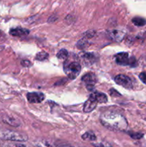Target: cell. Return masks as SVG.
Returning <instances> with one entry per match:
<instances>
[{
	"mask_svg": "<svg viewBox=\"0 0 146 147\" xmlns=\"http://www.w3.org/2000/svg\"><path fill=\"white\" fill-rule=\"evenodd\" d=\"M100 122L107 129L114 131H125L127 122L123 115L115 111H106L100 116Z\"/></svg>",
	"mask_w": 146,
	"mask_h": 147,
	"instance_id": "cell-1",
	"label": "cell"
},
{
	"mask_svg": "<svg viewBox=\"0 0 146 147\" xmlns=\"http://www.w3.org/2000/svg\"><path fill=\"white\" fill-rule=\"evenodd\" d=\"M64 71L69 78L74 80L80 75L81 71V65L77 62L66 60L64 63Z\"/></svg>",
	"mask_w": 146,
	"mask_h": 147,
	"instance_id": "cell-2",
	"label": "cell"
},
{
	"mask_svg": "<svg viewBox=\"0 0 146 147\" xmlns=\"http://www.w3.org/2000/svg\"><path fill=\"white\" fill-rule=\"evenodd\" d=\"M115 61L117 64L123 66H130L135 67L137 66V60L133 56L129 57L128 53H120L115 55Z\"/></svg>",
	"mask_w": 146,
	"mask_h": 147,
	"instance_id": "cell-3",
	"label": "cell"
},
{
	"mask_svg": "<svg viewBox=\"0 0 146 147\" xmlns=\"http://www.w3.org/2000/svg\"><path fill=\"white\" fill-rule=\"evenodd\" d=\"M1 137L6 140L15 141V142H25L28 139L27 135L13 131L7 130L1 133Z\"/></svg>",
	"mask_w": 146,
	"mask_h": 147,
	"instance_id": "cell-4",
	"label": "cell"
},
{
	"mask_svg": "<svg viewBox=\"0 0 146 147\" xmlns=\"http://www.w3.org/2000/svg\"><path fill=\"white\" fill-rule=\"evenodd\" d=\"M114 80L115 82L117 84H118L119 86H123V87L127 89L133 88V84L131 78L130 77H128V76H125V75H117V76H115Z\"/></svg>",
	"mask_w": 146,
	"mask_h": 147,
	"instance_id": "cell-5",
	"label": "cell"
},
{
	"mask_svg": "<svg viewBox=\"0 0 146 147\" xmlns=\"http://www.w3.org/2000/svg\"><path fill=\"white\" fill-rule=\"evenodd\" d=\"M82 81L85 84L86 87L89 90H92L94 87L97 82L96 76L92 73H88L82 78Z\"/></svg>",
	"mask_w": 146,
	"mask_h": 147,
	"instance_id": "cell-6",
	"label": "cell"
},
{
	"mask_svg": "<svg viewBox=\"0 0 146 147\" xmlns=\"http://www.w3.org/2000/svg\"><path fill=\"white\" fill-rule=\"evenodd\" d=\"M44 95L40 92H33L27 94V99L31 103H39L43 101L44 99Z\"/></svg>",
	"mask_w": 146,
	"mask_h": 147,
	"instance_id": "cell-7",
	"label": "cell"
},
{
	"mask_svg": "<svg viewBox=\"0 0 146 147\" xmlns=\"http://www.w3.org/2000/svg\"><path fill=\"white\" fill-rule=\"evenodd\" d=\"M125 33L120 30H117V29H113V30H109L108 35L112 40H115L116 42H120L123 40L125 37Z\"/></svg>",
	"mask_w": 146,
	"mask_h": 147,
	"instance_id": "cell-8",
	"label": "cell"
},
{
	"mask_svg": "<svg viewBox=\"0 0 146 147\" xmlns=\"http://www.w3.org/2000/svg\"><path fill=\"white\" fill-rule=\"evenodd\" d=\"M97 103H98L94 99H93L92 98H91L90 96V98L84 103V108H83V111L85 112V113H90V112L92 111L97 107Z\"/></svg>",
	"mask_w": 146,
	"mask_h": 147,
	"instance_id": "cell-9",
	"label": "cell"
},
{
	"mask_svg": "<svg viewBox=\"0 0 146 147\" xmlns=\"http://www.w3.org/2000/svg\"><path fill=\"white\" fill-rule=\"evenodd\" d=\"M1 120L5 123L13 126H19L20 125V121L14 116H9V115H4L1 118Z\"/></svg>",
	"mask_w": 146,
	"mask_h": 147,
	"instance_id": "cell-10",
	"label": "cell"
},
{
	"mask_svg": "<svg viewBox=\"0 0 146 147\" xmlns=\"http://www.w3.org/2000/svg\"><path fill=\"white\" fill-rule=\"evenodd\" d=\"M29 33V30L25 28H21V27H16L12 28L9 30V34L14 37H21V36H25Z\"/></svg>",
	"mask_w": 146,
	"mask_h": 147,
	"instance_id": "cell-11",
	"label": "cell"
},
{
	"mask_svg": "<svg viewBox=\"0 0 146 147\" xmlns=\"http://www.w3.org/2000/svg\"><path fill=\"white\" fill-rule=\"evenodd\" d=\"M90 97L94 99L98 103H105L107 102V96L104 93H100V92H94L90 95Z\"/></svg>",
	"mask_w": 146,
	"mask_h": 147,
	"instance_id": "cell-12",
	"label": "cell"
},
{
	"mask_svg": "<svg viewBox=\"0 0 146 147\" xmlns=\"http://www.w3.org/2000/svg\"><path fill=\"white\" fill-rule=\"evenodd\" d=\"M84 63L87 65H91L96 62V55L94 53H85L82 55Z\"/></svg>",
	"mask_w": 146,
	"mask_h": 147,
	"instance_id": "cell-13",
	"label": "cell"
},
{
	"mask_svg": "<svg viewBox=\"0 0 146 147\" xmlns=\"http://www.w3.org/2000/svg\"><path fill=\"white\" fill-rule=\"evenodd\" d=\"M37 146L38 147H58V145L54 144L52 141L46 139L39 141L37 143Z\"/></svg>",
	"mask_w": 146,
	"mask_h": 147,
	"instance_id": "cell-14",
	"label": "cell"
},
{
	"mask_svg": "<svg viewBox=\"0 0 146 147\" xmlns=\"http://www.w3.org/2000/svg\"><path fill=\"white\" fill-rule=\"evenodd\" d=\"M132 22L137 27H143L146 24V20H145L143 17H135L132 20Z\"/></svg>",
	"mask_w": 146,
	"mask_h": 147,
	"instance_id": "cell-15",
	"label": "cell"
},
{
	"mask_svg": "<svg viewBox=\"0 0 146 147\" xmlns=\"http://www.w3.org/2000/svg\"><path fill=\"white\" fill-rule=\"evenodd\" d=\"M82 138L84 140H87V141H95L96 140V136L94 135V134L92 131L86 132L84 134L82 135Z\"/></svg>",
	"mask_w": 146,
	"mask_h": 147,
	"instance_id": "cell-16",
	"label": "cell"
},
{
	"mask_svg": "<svg viewBox=\"0 0 146 147\" xmlns=\"http://www.w3.org/2000/svg\"><path fill=\"white\" fill-rule=\"evenodd\" d=\"M57 57L61 60H66L68 57V52L64 49L60 50L59 53H57Z\"/></svg>",
	"mask_w": 146,
	"mask_h": 147,
	"instance_id": "cell-17",
	"label": "cell"
},
{
	"mask_svg": "<svg viewBox=\"0 0 146 147\" xmlns=\"http://www.w3.org/2000/svg\"><path fill=\"white\" fill-rule=\"evenodd\" d=\"M48 56L49 55L46 52H41V53H39L37 54L36 60H40V61H43V60H46L48 57Z\"/></svg>",
	"mask_w": 146,
	"mask_h": 147,
	"instance_id": "cell-18",
	"label": "cell"
},
{
	"mask_svg": "<svg viewBox=\"0 0 146 147\" xmlns=\"http://www.w3.org/2000/svg\"><path fill=\"white\" fill-rule=\"evenodd\" d=\"M4 147H27L24 144L21 143H17V142H10L4 144Z\"/></svg>",
	"mask_w": 146,
	"mask_h": 147,
	"instance_id": "cell-19",
	"label": "cell"
},
{
	"mask_svg": "<svg viewBox=\"0 0 146 147\" xmlns=\"http://www.w3.org/2000/svg\"><path fill=\"white\" fill-rule=\"evenodd\" d=\"M87 39L85 38H82V40H80V41L77 42V47L80 49H83V48H85L87 47Z\"/></svg>",
	"mask_w": 146,
	"mask_h": 147,
	"instance_id": "cell-20",
	"label": "cell"
},
{
	"mask_svg": "<svg viewBox=\"0 0 146 147\" xmlns=\"http://www.w3.org/2000/svg\"><path fill=\"white\" fill-rule=\"evenodd\" d=\"M94 147H113L110 143L107 142H100L97 144H93Z\"/></svg>",
	"mask_w": 146,
	"mask_h": 147,
	"instance_id": "cell-21",
	"label": "cell"
},
{
	"mask_svg": "<svg viewBox=\"0 0 146 147\" xmlns=\"http://www.w3.org/2000/svg\"><path fill=\"white\" fill-rule=\"evenodd\" d=\"M129 134H130V136L134 139H141L143 136L142 134L140 133H130Z\"/></svg>",
	"mask_w": 146,
	"mask_h": 147,
	"instance_id": "cell-22",
	"label": "cell"
},
{
	"mask_svg": "<svg viewBox=\"0 0 146 147\" xmlns=\"http://www.w3.org/2000/svg\"><path fill=\"white\" fill-rule=\"evenodd\" d=\"M139 78H140V80H141L143 83L146 84V72H142V73L139 75Z\"/></svg>",
	"mask_w": 146,
	"mask_h": 147,
	"instance_id": "cell-23",
	"label": "cell"
},
{
	"mask_svg": "<svg viewBox=\"0 0 146 147\" xmlns=\"http://www.w3.org/2000/svg\"><path fill=\"white\" fill-rule=\"evenodd\" d=\"M21 64L24 67H29L31 65V63L29 60H22L21 62Z\"/></svg>",
	"mask_w": 146,
	"mask_h": 147,
	"instance_id": "cell-24",
	"label": "cell"
},
{
	"mask_svg": "<svg viewBox=\"0 0 146 147\" xmlns=\"http://www.w3.org/2000/svg\"><path fill=\"white\" fill-rule=\"evenodd\" d=\"M0 34H1V31H0Z\"/></svg>",
	"mask_w": 146,
	"mask_h": 147,
	"instance_id": "cell-25",
	"label": "cell"
}]
</instances>
